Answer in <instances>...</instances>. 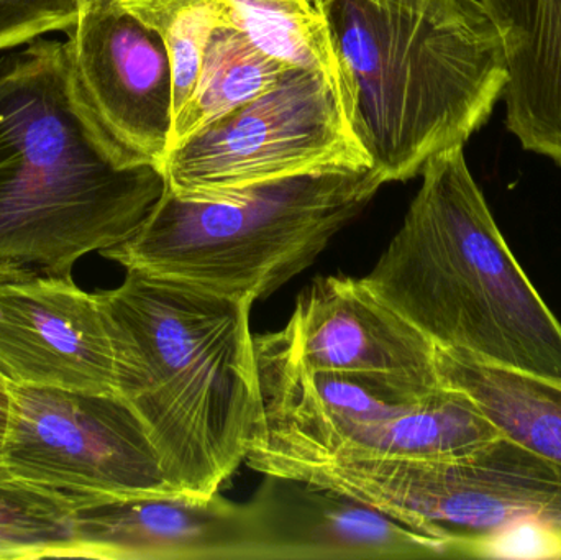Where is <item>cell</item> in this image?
<instances>
[{
  "label": "cell",
  "mask_w": 561,
  "mask_h": 560,
  "mask_svg": "<svg viewBox=\"0 0 561 560\" xmlns=\"http://www.w3.org/2000/svg\"><path fill=\"white\" fill-rule=\"evenodd\" d=\"M92 2H94V0H81L82 9H84V7H88L89 3H92Z\"/></svg>",
  "instance_id": "obj_23"
},
{
  "label": "cell",
  "mask_w": 561,
  "mask_h": 560,
  "mask_svg": "<svg viewBox=\"0 0 561 560\" xmlns=\"http://www.w3.org/2000/svg\"><path fill=\"white\" fill-rule=\"evenodd\" d=\"M79 499L0 470V559L79 558Z\"/></svg>",
  "instance_id": "obj_19"
},
{
  "label": "cell",
  "mask_w": 561,
  "mask_h": 560,
  "mask_svg": "<svg viewBox=\"0 0 561 560\" xmlns=\"http://www.w3.org/2000/svg\"><path fill=\"white\" fill-rule=\"evenodd\" d=\"M0 374L16 387L117 393L114 344L95 293L71 273H0Z\"/></svg>",
  "instance_id": "obj_11"
},
{
  "label": "cell",
  "mask_w": 561,
  "mask_h": 560,
  "mask_svg": "<svg viewBox=\"0 0 561 560\" xmlns=\"http://www.w3.org/2000/svg\"><path fill=\"white\" fill-rule=\"evenodd\" d=\"M79 558L102 560H250L245 505L186 493L79 499Z\"/></svg>",
  "instance_id": "obj_14"
},
{
  "label": "cell",
  "mask_w": 561,
  "mask_h": 560,
  "mask_svg": "<svg viewBox=\"0 0 561 560\" xmlns=\"http://www.w3.org/2000/svg\"><path fill=\"white\" fill-rule=\"evenodd\" d=\"M164 191L160 168L131 167L102 130L66 42L0 58V273H71L130 239Z\"/></svg>",
  "instance_id": "obj_2"
},
{
  "label": "cell",
  "mask_w": 561,
  "mask_h": 560,
  "mask_svg": "<svg viewBox=\"0 0 561 560\" xmlns=\"http://www.w3.org/2000/svg\"><path fill=\"white\" fill-rule=\"evenodd\" d=\"M366 167L336 82L322 69L290 66L272 91L168 151L161 170L171 193L217 199L284 178Z\"/></svg>",
  "instance_id": "obj_8"
},
{
  "label": "cell",
  "mask_w": 561,
  "mask_h": 560,
  "mask_svg": "<svg viewBox=\"0 0 561 560\" xmlns=\"http://www.w3.org/2000/svg\"><path fill=\"white\" fill-rule=\"evenodd\" d=\"M255 352L262 426L245 464L263 476L323 460L460 459L503 436L463 391L309 372L268 334Z\"/></svg>",
  "instance_id": "obj_6"
},
{
  "label": "cell",
  "mask_w": 561,
  "mask_h": 560,
  "mask_svg": "<svg viewBox=\"0 0 561 560\" xmlns=\"http://www.w3.org/2000/svg\"><path fill=\"white\" fill-rule=\"evenodd\" d=\"M160 33L176 10L213 7L226 26L290 66L319 68L340 89L339 65L327 26L323 0H112ZM342 94V92H340Z\"/></svg>",
  "instance_id": "obj_16"
},
{
  "label": "cell",
  "mask_w": 561,
  "mask_h": 560,
  "mask_svg": "<svg viewBox=\"0 0 561 560\" xmlns=\"http://www.w3.org/2000/svg\"><path fill=\"white\" fill-rule=\"evenodd\" d=\"M220 25H224L220 13L213 7H186L176 10L161 26L173 81V118L193 95L207 43Z\"/></svg>",
  "instance_id": "obj_20"
},
{
  "label": "cell",
  "mask_w": 561,
  "mask_h": 560,
  "mask_svg": "<svg viewBox=\"0 0 561 560\" xmlns=\"http://www.w3.org/2000/svg\"><path fill=\"white\" fill-rule=\"evenodd\" d=\"M279 476L348 493L448 542L458 559L480 558L514 526H546L561 536V467L506 436L460 459L323 460Z\"/></svg>",
  "instance_id": "obj_7"
},
{
  "label": "cell",
  "mask_w": 561,
  "mask_h": 560,
  "mask_svg": "<svg viewBox=\"0 0 561 560\" xmlns=\"http://www.w3.org/2000/svg\"><path fill=\"white\" fill-rule=\"evenodd\" d=\"M10 410H12V384L0 374V453L9 430Z\"/></svg>",
  "instance_id": "obj_22"
},
{
  "label": "cell",
  "mask_w": 561,
  "mask_h": 560,
  "mask_svg": "<svg viewBox=\"0 0 561 560\" xmlns=\"http://www.w3.org/2000/svg\"><path fill=\"white\" fill-rule=\"evenodd\" d=\"M289 68V62L263 52L245 33L232 26H217L207 43L196 89L180 114L174 115L168 151L272 91Z\"/></svg>",
  "instance_id": "obj_18"
},
{
  "label": "cell",
  "mask_w": 561,
  "mask_h": 560,
  "mask_svg": "<svg viewBox=\"0 0 561 560\" xmlns=\"http://www.w3.org/2000/svg\"><path fill=\"white\" fill-rule=\"evenodd\" d=\"M81 10V0H0V52L68 32Z\"/></svg>",
  "instance_id": "obj_21"
},
{
  "label": "cell",
  "mask_w": 561,
  "mask_h": 560,
  "mask_svg": "<svg viewBox=\"0 0 561 560\" xmlns=\"http://www.w3.org/2000/svg\"><path fill=\"white\" fill-rule=\"evenodd\" d=\"M66 33L76 81L102 130L131 167L161 170L173 127L163 36L112 0L89 3Z\"/></svg>",
  "instance_id": "obj_10"
},
{
  "label": "cell",
  "mask_w": 561,
  "mask_h": 560,
  "mask_svg": "<svg viewBox=\"0 0 561 560\" xmlns=\"http://www.w3.org/2000/svg\"><path fill=\"white\" fill-rule=\"evenodd\" d=\"M0 470L76 499L180 493L140 418L117 393L12 385Z\"/></svg>",
  "instance_id": "obj_9"
},
{
  "label": "cell",
  "mask_w": 561,
  "mask_h": 560,
  "mask_svg": "<svg viewBox=\"0 0 561 560\" xmlns=\"http://www.w3.org/2000/svg\"><path fill=\"white\" fill-rule=\"evenodd\" d=\"M506 59V127L561 167V0H480Z\"/></svg>",
  "instance_id": "obj_15"
},
{
  "label": "cell",
  "mask_w": 561,
  "mask_h": 560,
  "mask_svg": "<svg viewBox=\"0 0 561 560\" xmlns=\"http://www.w3.org/2000/svg\"><path fill=\"white\" fill-rule=\"evenodd\" d=\"M268 335L309 372L375 375L422 393L444 388L437 345L382 302L363 278L313 279L300 293L286 328Z\"/></svg>",
  "instance_id": "obj_12"
},
{
  "label": "cell",
  "mask_w": 561,
  "mask_h": 560,
  "mask_svg": "<svg viewBox=\"0 0 561 560\" xmlns=\"http://www.w3.org/2000/svg\"><path fill=\"white\" fill-rule=\"evenodd\" d=\"M117 364L168 482L210 496L245 462L262 426L253 301L127 270L95 292Z\"/></svg>",
  "instance_id": "obj_1"
},
{
  "label": "cell",
  "mask_w": 561,
  "mask_h": 560,
  "mask_svg": "<svg viewBox=\"0 0 561 560\" xmlns=\"http://www.w3.org/2000/svg\"><path fill=\"white\" fill-rule=\"evenodd\" d=\"M442 385L463 391L503 436L561 467V385L437 348Z\"/></svg>",
  "instance_id": "obj_17"
},
{
  "label": "cell",
  "mask_w": 561,
  "mask_h": 560,
  "mask_svg": "<svg viewBox=\"0 0 561 560\" xmlns=\"http://www.w3.org/2000/svg\"><path fill=\"white\" fill-rule=\"evenodd\" d=\"M263 477L245 503L250 560L458 559L454 546L348 493L297 477Z\"/></svg>",
  "instance_id": "obj_13"
},
{
  "label": "cell",
  "mask_w": 561,
  "mask_h": 560,
  "mask_svg": "<svg viewBox=\"0 0 561 560\" xmlns=\"http://www.w3.org/2000/svg\"><path fill=\"white\" fill-rule=\"evenodd\" d=\"M343 108L386 183L463 147L506 88L496 26L480 0H323Z\"/></svg>",
  "instance_id": "obj_3"
},
{
  "label": "cell",
  "mask_w": 561,
  "mask_h": 560,
  "mask_svg": "<svg viewBox=\"0 0 561 560\" xmlns=\"http://www.w3.org/2000/svg\"><path fill=\"white\" fill-rule=\"evenodd\" d=\"M385 184L366 167L284 178L217 199L167 187L140 229L101 255L125 270L255 302L312 265Z\"/></svg>",
  "instance_id": "obj_5"
},
{
  "label": "cell",
  "mask_w": 561,
  "mask_h": 560,
  "mask_svg": "<svg viewBox=\"0 0 561 560\" xmlns=\"http://www.w3.org/2000/svg\"><path fill=\"white\" fill-rule=\"evenodd\" d=\"M421 176L365 285L437 348L561 385V322L511 252L463 147L435 155Z\"/></svg>",
  "instance_id": "obj_4"
}]
</instances>
